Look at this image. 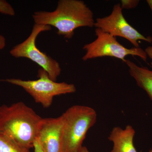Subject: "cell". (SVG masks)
Here are the masks:
<instances>
[{
    "instance_id": "6da1fadb",
    "label": "cell",
    "mask_w": 152,
    "mask_h": 152,
    "mask_svg": "<svg viewBox=\"0 0 152 152\" xmlns=\"http://www.w3.org/2000/svg\"><path fill=\"white\" fill-rule=\"evenodd\" d=\"M32 17L35 24L55 27L58 35L67 39L76 29L93 27L95 22L92 11L80 0H60L55 11L35 12Z\"/></svg>"
},
{
    "instance_id": "5b68a950",
    "label": "cell",
    "mask_w": 152,
    "mask_h": 152,
    "mask_svg": "<svg viewBox=\"0 0 152 152\" xmlns=\"http://www.w3.org/2000/svg\"><path fill=\"white\" fill-rule=\"evenodd\" d=\"M95 34L97 38L92 42L84 46L86 53L82 58L83 61L103 57H111L122 60L128 56H137L146 62L147 55L141 48H127L120 43L116 38L100 29L96 28Z\"/></svg>"
},
{
    "instance_id": "4fadbf2b",
    "label": "cell",
    "mask_w": 152,
    "mask_h": 152,
    "mask_svg": "<svg viewBox=\"0 0 152 152\" xmlns=\"http://www.w3.org/2000/svg\"><path fill=\"white\" fill-rule=\"evenodd\" d=\"M140 2L139 0H121L120 4L122 10H131L135 8L138 5Z\"/></svg>"
},
{
    "instance_id": "52a82bcc",
    "label": "cell",
    "mask_w": 152,
    "mask_h": 152,
    "mask_svg": "<svg viewBox=\"0 0 152 152\" xmlns=\"http://www.w3.org/2000/svg\"><path fill=\"white\" fill-rule=\"evenodd\" d=\"M120 3L115 4L112 13L107 16L98 18L94 26L113 37L124 38L134 48H140L138 41L142 40L151 43L152 38L146 37L131 26L125 18Z\"/></svg>"
},
{
    "instance_id": "9c48e42d",
    "label": "cell",
    "mask_w": 152,
    "mask_h": 152,
    "mask_svg": "<svg viewBox=\"0 0 152 152\" xmlns=\"http://www.w3.org/2000/svg\"><path fill=\"white\" fill-rule=\"evenodd\" d=\"M135 134V131L131 125L125 129L114 127L108 138L113 143L111 152H137L134 145Z\"/></svg>"
},
{
    "instance_id": "8fae6325",
    "label": "cell",
    "mask_w": 152,
    "mask_h": 152,
    "mask_svg": "<svg viewBox=\"0 0 152 152\" xmlns=\"http://www.w3.org/2000/svg\"><path fill=\"white\" fill-rule=\"evenodd\" d=\"M0 152H31L0 132Z\"/></svg>"
},
{
    "instance_id": "2e32d148",
    "label": "cell",
    "mask_w": 152,
    "mask_h": 152,
    "mask_svg": "<svg viewBox=\"0 0 152 152\" xmlns=\"http://www.w3.org/2000/svg\"><path fill=\"white\" fill-rule=\"evenodd\" d=\"M6 40L5 38L0 34V50H3L6 46Z\"/></svg>"
},
{
    "instance_id": "3957f363",
    "label": "cell",
    "mask_w": 152,
    "mask_h": 152,
    "mask_svg": "<svg viewBox=\"0 0 152 152\" xmlns=\"http://www.w3.org/2000/svg\"><path fill=\"white\" fill-rule=\"evenodd\" d=\"M62 115V152H80L87 132L96 121V113L90 107L75 105Z\"/></svg>"
},
{
    "instance_id": "ac0fdd59",
    "label": "cell",
    "mask_w": 152,
    "mask_h": 152,
    "mask_svg": "<svg viewBox=\"0 0 152 152\" xmlns=\"http://www.w3.org/2000/svg\"><path fill=\"white\" fill-rule=\"evenodd\" d=\"M80 152H89L86 147L83 146Z\"/></svg>"
},
{
    "instance_id": "30bf717a",
    "label": "cell",
    "mask_w": 152,
    "mask_h": 152,
    "mask_svg": "<svg viewBox=\"0 0 152 152\" xmlns=\"http://www.w3.org/2000/svg\"><path fill=\"white\" fill-rule=\"evenodd\" d=\"M125 62L137 86L147 93L152 100V71L146 67L137 65L129 60H126Z\"/></svg>"
},
{
    "instance_id": "9a60e30c",
    "label": "cell",
    "mask_w": 152,
    "mask_h": 152,
    "mask_svg": "<svg viewBox=\"0 0 152 152\" xmlns=\"http://www.w3.org/2000/svg\"><path fill=\"white\" fill-rule=\"evenodd\" d=\"M145 51L146 53L147 56L149 57V58L151 60V65L152 66V46L147 47L145 49Z\"/></svg>"
},
{
    "instance_id": "7c38bea8",
    "label": "cell",
    "mask_w": 152,
    "mask_h": 152,
    "mask_svg": "<svg viewBox=\"0 0 152 152\" xmlns=\"http://www.w3.org/2000/svg\"><path fill=\"white\" fill-rule=\"evenodd\" d=\"M0 13L12 16L15 15V11L13 7L4 0H0Z\"/></svg>"
},
{
    "instance_id": "ba28073f",
    "label": "cell",
    "mask_w": 152,
    "mask_h": 152,
    "mask_svg": "<svg viewBox=\"0 0 152 152\" xmlns=\"http://www.w3.org/2000/svg\"><path fill=\"white\" fill-rule=\"evenodd\" d=\"M63 115L41 121L37 138L45 152H62Z\"/></svg>"
},
{
    "instance_id": "7a4b0ae2",
    "label": "cell",
    "mask_w": 152,
    "mask_h": 152,
    "mask_svg": "<svg viewBox=\"0 0 152 152\" xmlns=\"http://www.w3.org/2000/svg\"><path fill=\"white\" fill-rule=\"evenodd\" d=\"M43 118L23 102L0 106V132L21 146L34 147Z\"/></svg>"
},
{
    "instance_id": "e0dca14e",
    "label": "cell",
    "mask_w": 152,
    "mask_h": 152,
    "mask_svg": "<svg viewBox=\"0 0 152 152\" xmlns=\"http://www.w3.org/2000/svg\"><path fill=\"white\" fill-rule=\"evenodd\" d=\"M146 1L152 12V0H147Z\"/></svg>"
},
{
    "instance_id": "277c9868",
    "label": "cell",
    "mask_w": 152,
    "mask_h": 152,
    "mask_svg": "<svg viewBox=\"0 0 152 152\" xmlns=\"http://www.w3.org/2000/svg\"><path fill=\"white\" fill-rule=\"evenodd\" d=\"M39 79L24 80L18 79H7L2 81L21 87L44 108L51 106L56 96L72 94L76 91L75 85L65 82L57 83L50 78L46 71L41 68L38 71Z\"/></svg>"
},
{
    "instance_id": "8992f818",
    "label": "cell",
    "mask_w": 152,
    "mask_h": 152,
    "mask_svg": "<svg viewBox=\"0 0 152 152\" xmlns=\"http://www.w3.org/2000/svg\"><path fill=\"white\" fill-rule=\"evenodd\" d=\"M51 28L50 26L35 24L27 39L14 47L10 51V53L15 58H25L31 60L46 71L50 78L56 81L61 72L59 64L46 53L41 52L36 45L38 35Z\"/></svg>"
},
{
    "instance_id": "d6986e66",
    "label": "cell",
    "mask_w": 152,
    "mask_h": 152,
    "mask_svg": "<svg viewBox=\"0 0 152 152\" xmlns=\"http://www.w3.org/2000/svg\"><path fill=\"white\" fill-rule=\"evenodd\" d=\"M149 152H152V148L150 150V151H149Z\"/></svg>"
},
{
    "instance_id": "5bb4252c",
    "label": "cell",
    "mask_w": 152,
    "mask_h": 152,
    "mask_svg": "<svg viewBox=\"0 0 152 152\" xmlns=\"http://www.w3.org/2000/svg\"><path fill=\"white\" fill-rule=\"evenodd\" d=\"M33 148L34 149V152H45L37 138H36L35 141Z\"/></svg>"
}]
</instances>
